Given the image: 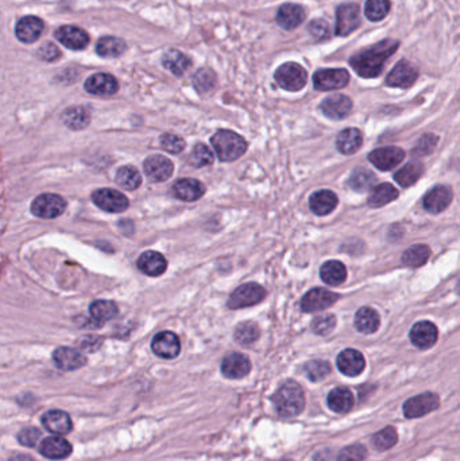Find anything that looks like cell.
<instances>
[{
	"label": "cell",
	"mask_w": 460,
	"mask_h": 461,
	"mask_svg": "<svg viewBox=\"0 0 460 461\" xmlns=\"http://www.w3.org/2000/svg\"><path fill=\"white\" fill-rule=\"evenodd\" d=\"M273 405L281 417H296L305 407V397L301 386L293 382H285L274 394Z\"/></svg>",
	"instance_id": "cell-2"
},
{
	"label": "cell",
	"mask_w": 460,
	"mask_h": 461,
	"mask_svg": "<svg viewBox=\"0 0 460 461\" xmlns=\"http://www.w3.org/2000/svg\"><path fill=\"white\" fill-rule=\"evenodd\" d=\"M215 161L214 153L211 151V149L204 144V143H199L193 147L192 153L190 156V162L194 166V167H204V166H210Z\"/></svg>",
	"instance_id": "cell-46"
},
{
	"label": "cell",
	"mask_w": 460,
	"mask_h": 461,
	"mask_svg": "<svg viewBox=\"0 0 460 461\" xmlns=\"http://www.w3.org/2000/svg\"><path fill=\"white\" fill-rule=\"evenodd\" d=\"M217 84V76L210 69H200L193 76V85L200 93L210 92Z\"/></svg>",
	"instance_id": "cell-48"
},
{
	"label": "cell",
	"mask_w": 460,
	"mask_h": 461,
	"mask_svg": "<svg viewBox=\"0 0 460 461\" xmlns=\"http://www.w3.org/2000/svg\"><path fill=\"white\" fill-rule=\"evenodd\" d=\"M418 77L417 68L407 59H401L386 77V85L394 88H409Z\"/></svg>",
	"instance_id": "cell-11"
},
{
	"label": "cell",
	"mask_w": 460,
	"mask_h": 461,
	"mask_svg": "<svg viewBox=\"0 0 460 461\" xmlns=\"http://www.w3.org/2000/svg\"><path fill=\"white\" fill-rule=\"evenodd\" d=\"M339 299V296L325 290L322 288H316L309 290L302 299H301V309L306 313H313V312H320L333 305Z\"/></svg>",
	"instance_id": "cell-13"
},
{
	"label": "cell",
	"mask_w": 460,
	"mask_h": 461,
	"mask_svg": "<svg viewBox=\"0 0 460 461\" xmlns=\"http://www.w3.org/2000/svg\"><path fill=\"white\" fill-rule=\"evenodd\" d=\"M355 328L365 335H370L377 332V329L380 324V319H379L378 312L373 308H362L356 312L355 314Z\"/></svg>",
	"instance_id": "cell-31"
},
{
	"label": "cell",
	"mask_w": 460,
	"mask_h": 461,
	"mask_svg": "<svg viewBox=\"0 0 460 461\" xmlns=\"http://www.w3.org/2000/svg\"><path fill=\"white\" fill-rule=\"evenodd\" d=\"M39 438H41V432L37 428H25L18 434V441L24 446H28V448L35 446Z\"/></svg>",
	"instance_id": "cell-55"
},
{
	"label": "cell",
	"mask_w": 460,
	"mask_h": 461,
	"mask_svg": "<svg viewBox=\"0 0 460 461\" xmlns=\"http://www.w3.org/2000/svg\"><path fill=\"white\" fill-rule=\"evenodd\" d=\"M172 193L176 198L183 200V201H197L201 198L205 193V187L193 178H183L178 180L173 187H172Z\"/></svg>",
	"instance_id": "cell-26"
},
{
	"label": "cell",
	"mask_w": 460,
	"mask_h": 461,
	"mask_svg": "<svg viewBox=\"0 0 460 461\" xmlns=\"http://www.w3.org/2000/svg\"><path fill=\"white\" fill-rule=\"evenodd\" d=\"M338 205V196L331 190H319L309 198V207L318 216H325L331 214Z\"/></svg>",
	"instance_id": "cell-30"
},
{
	"label": "cell",
	"mask_w": 460,
	"mask_h": 461,
	"mask_svg": "<svg viewBox=\"0 0 460 461\" xmlns=\"http://www.w3.org/2000/svg\"><path fill=\"white\" fill-rule=\"evenodd\" d=\"M367 456V451L360 444H353L343 448L336 456L335 461H365Z\"/></svg>",
	"instance_id": "cell-50"
},
{
	"label": "cell",
	"mask_w": 460,
	"mask_h": 461,
	"mask_svg": "<svg viewBox=\"0 0 460 461\" xmlns=\"http://www.w3.org/2000/svg\"><path fill=\"white\" fill-rule=\"evenodd\" d=\"M116 184L126 190H136L142 184V177L134 166L126 164L116 171Z\"/></svg>",
	"instance_id": "cell-43"
},
{
	"label": "cell",
	"mask_w": 460,
	"mask_h": 461,
	"mask_svg": "<svg viewBox=\"0 0 460 461\" xmlns=\"http://www.w3.org/2000/svg\"><path fill=\"white\" fill-rule=\"evenodd\" d=\"M350 82V73L346 69H320L313 75V85L318 91L342 89Z\"/></svg>",
	"instance_id": "cell-8"
},
{
	"label": "cell",
	"mask_w": 460,
	"mask_h": 461,
	"mask_svg": "<svg viewBox=\"0 0 460 461\" xmlns=\"http://www.w3.org/2000/svg\"><path fill=\"white\" fill-rule=\"evenodd\" d=\"M163 65L174 76L180 77L190 69L192 61L188 55L178 50H169L166 55H163Z\"/></svg>",
	"instance_id": "cell-35"
},
{
	"label": "cell",
	"mask_w": 460,
	"mask_h": 461,
	"mask_svg": "<svg viewBox=\"0 0 460 461\" xmlns=\"http://www.w3.org/2000/svg\"><path fill=\"white\" fill-rule=\"evenodd\" d=\"M336 326V319L333 314H323L313 320L312 330L318 335H328Z\"/></svg>",
	"instance_id": "cell-52"
},
{
	"label": "cell",
	"mask_w": 460,
	"mask_h": 461,
	"mask_svg": "<svg viewBox=\"0 0 460 461\" xmlns=\"http://www.w3.org/2000/svg\"><path fill=\"white\" fill-rule=\"evenodd\" d=\"M55 39L71 50H82L89 42V35L76 26H62L55 31Z\"/></svg>",
	"instance_id": "cell-18"
},
{
	"label": "cell",
	"mask_w": 460,
	"mask_h": 461,
	"mask_svg": "<svg viewBox=\"0 0 460 461\" xmlns=\"http://www.w3.org/2000/svg\"><path fill=\"white\" fill-rule=\"evenodd\" d=\"M362 140V133L358 129H346L338 135L336 147L342 154L351 156L360 149Z\"/></svg>",
	"instance_id": "cell-33"
},
{
	"label": "cell",
	"mask_w": 460,
	"mask_h": 461,
	"mask_svg": "<svg viewBox=\"0 0 460 461\" xmlns=\"http://www.w3.org/2000/svg\"><path fill=\"white\" fill-rule=\"evenodd\" d=\"M89 313H91V317L96 323H99L100 326H103L104 323H107L109 320L116 317V314L119 313V309H118L116 303L112 302V301L99 299V301H95V302L91 303Z\"/></svg>",
	"instance_id": "cell-34"
},
{
	"label": "cell",
	"mask_w": 460,
	"mask_h": 461,
	"mask_svg": "<svg viewBox=\"0 0 460 461\" xmlns=\"http://www.w3.org/2000/svg\"><path fill=\"white\" fill-rule=\"evenodd\" d=\"M440 405V399L433 393H424L412 397L404 404V414L407 418H418L434 411Z\"/></svg>",
	"instance_id": "cell-10"
},
{
	"label": "cell",
	"mask_w": 460,
	"mask_h": 461,
	"mask_svg": "<svg viewBox=\"0 0 460 461\" xmlns=\"http://www.w3.org/2000/svg\"><path fill=\"white\" fill-rule=\"evenodd\" d=\"M266 297V290L258 283H244L239 286L228 299V306L231 309H243L259 303Z\"/></svg>",
	"instance_id": "cell-6"
},
{
	"label": "cell",
	"mask_w": 460,
	"mask_h": 461,
	"mask_svg": "<svg viewBox=\"0 0 460 461\" xmlns=\"http://www.w3.org/2000/svg\"><path fill=\"white\" fill-rule=\"evenodd\" d=\"M41 421H42L44 428L55 435L68 434L72 431V426H73L71 417L65 411H61V410L46 411L42 415Z\"/></svg>",
	"instance_id": "cell-25"
},
{
	"label": "cell",
	"mask_w": 460,
	"mask_h": 461,
	"mask_svg": "<svg viewBox=\"0 0 460 461\" xmlns=\"http://www.w3.org/2000/svg\"><path fill=\"white\" fill-rule=\"evenodd\" d=\"M138 269L149 276H160L166 272L167 262L163 254L157 251H146L138 258Z\"/></svg>",
	"instance_id": "cell-27"
},
{
	"label": "cell",
	"mask_w": 460,
	"mask_h": 461,
	"mask_svg": "<svg viewBox=\"0 0 460 461\" xmlns=\"http://www.w3.org/2000/svg\"><path fill=\"white\" fill-rule=\"evenodd\" d=\"M39 452L49 460H64L71 456L72 445L65 438L55 434L41 442Z\"/></svg>",
	"instance_id": "cell-17"
},
{
	"label": "cell",
	"mask_w": 460,
	"mask_h": 461,
	"mask_svg": "<svg viewBox=\"0 0 460 461\" xmlns=\"http://www.w3.org/2000/svg\"><path fill=\"white\" fill-rule=\"evenodd\" d=\"M274 79L282 89L297 92L306 85L308 75L300 64L286 62L275 70Z\"/></svg>",
	"instance_id": "cell-4"
},
{
	"label": "cell",
	"mask_w": 460,
	"mask_h": 461,
	"mask_svg": "<svg viewBox=\"0 0 460 461\" xmlns=\"http://www.w3.org/2000/svg\"><path fill=\"white\" fill-rule=\"evenodd\" d=\"M326 405L335 413H349L353 406V397L349 388L336 387L326 397Z\"/></svg>",
	"instance_id": "cell-32"
},
{
	"label": "cell",
	"mask_w": 460,
	"mask_h": 461,
	"mask_svg": "<svg viewBox=\"0 0 460 461\" xmlns=\"http://www.w3.org/2000/svg\"><path fill=\"white\" fill-rule=\"evenodd\" d=\"M66 201L53 193L38 196L31 204V214L39 218H55L65 212Z\"/></svg>",
	"instance_id": "cell-5"
},
{
	"label": "cell",
	"mask_w": 460,
	"mask_h": 461,
	"mask_svg": "<svg viewBox=\"0 0 460 461\" xmlns=\"http://www.w3.org/2000/svg\"><path fill=\"white\" fill-rule=\"evenodd\" d=\"M84 88L88 93L95 96H111L118 92L119 84L109 73H96L86 79Z\"/></svg>",
	"instance_id": "cell-19"
},
{
	"label": "cell",
	"mask_w": 460,
	"mask_h": 461,
	"mask_svg": "<svg viewBox=\"0 0 460 461\" xmlns=\"http://www.w3.org/2000/svg\"><path fill=\"white\" fill-rule=\"evenodd\" d=\"M151 350L163 359H174L180 355L181 343L176 333L165 330L154 336L151 341Z\"/></svg>",
	"instance_id": "cell-14"
},
{
	"label": "cell",
	"mask_w": 460,
	"mask_h": 461,
	"mask_svg": "<svg viewBox=\"0 0 460 461\" xmlns=\"http://www.w3.org/2000/svg\"><path fill=\"white\" fill-rule=\"evenodd\" d=\"M305 19V11L301 6L286 3L279 7L277 12V23L285 30L298 28Z\"/></svg>",
	"instance_id": "cell-28"
},
{
	"label": "cell",
	"mask_w": 460,
	"mask_h": 461,
	"mask_svg": "<svg viewBox=\"0 0 460 461\" xmlns=\"http://www.w3.org/2000/svg\"><path fill=\"white\" fill-rule=\"evenodd\" d=\"M143 170L151 182H163L173 176L174 164L169 158L156 154L146 158Z\"/></svg>",
	"instance_id": "cell-12"
},
{
	"label": "cell",
	"mask_w": 460,
	"mask_h": 461,
	"mask_svg": "<svg viewBox=\"0 0 460 461\" xmlns=\"http://www.w3.org/2000/svg\"><path fill=\"white\" fill-rule=\"evenodd\" d=\"M452 201V190L444 185H437L430 190L424 197V208L431 214H440Z\"/></svg>",
	"instance_id": "cell-23"
},
{
	"label": "cell",
	"mask_w": 460,
	"mask_h": 461,
	"mask_svg": "<svg viewBox=\"0 0 460 461\" xmlns=\"http://www.w3.org/2000/svg\"><path fill=\"white\" fill-rule=\"evenodd\" d=\"M439 142V138L433 134H425L424 136L420 138V140L417 142L416 147L413 149V154L417 156V157H424V156H428L431 154L436 144Z\"/></svg>",
	"instance_id": "cell-51"
},
{
	"label": "cell",
	"mask_w": 460,
	"mask_h": 461,
	"mask_svg": "<svg viewBox=\"0 0 460 461\" xmlns=\"http://www.w3.org/2000/svg\"><path fill=\"white\" fill-rule=\"evenodd\" d=\"M211 144L217 158L223 162H232L241 158L247 150V142L243 136L231 130H219L211 138Z\"/></svg>",
	"instance_id": "cell-3"
},
{
	"label": "cell",
	"mask_w": 460,
	"mask_h": 461,
	"mask_svg": "<svg viewBox=\"0 0 460 461\" xmlns=\"http://www.w3.org/2000/svg\"><path fill=\"white\" fill-rule=\"evenodd\" d=\"M92 201L95 203L96 207L109 214L125 212L130 204L129 198L123 193L109 188L95 190L92 193Z\"/></svg>",
	"instance_id": "cell-7"
},
{
	"label": "cell",
	"mask_w": 460,
	"mask_h": 461,
	"mask_svg": "<svg viewBox=\"0 0 460 461\" xmlns=\"http://www.w3.org/2000/svg\"><path fill=\"white\" fill-rule=\"evenodd\" d=\"M160 142H161L163 150L172 154H180L185 147V142L180 136L174 135V134H163L160 138Z\"/></svg>",
	"instance_id": "cell-53"
},
{
	"label": "cell",
	"mask_w": 460,
	"mask_h": 461,
	"mask_svg": "<svg viewBox=\"0 0 460 461\" xmlns=\"http://www.w3.org/2000/svg\"><path fill=\"white\" fill-rule=\"evenodd\" d=\"M430 256H431V250L428 245H412L404 252L403 262L409 267H420L427 263Z\"/></svg>",
	"instance_id": "cell-41"
},
{
	"label": "cell",
	"mask_w": 460,
	"mask_h": 461,
	"mask_svg": "<svg viewBox=\"0 0 460 461\" xmlns=\"http://www.w3.org/2000/svg\"><path fill=\"white\" fill-rule=\"evenodd\" d=\"M360 26V8L355 3L340 4L336 10V34L346 37Z\"/></svg>",
	"instance_id": "cell-9"
},
{
	"label": "cell",
	"mask_w": 460,
	"mask_h": 461,
	"mask_svg": "<svg viewBox=\"0 0 460 461\" xmlns=\"http://www.w3.org/2000/svg\"><path fill=\"white\" fill-rule=\"evenodd\" d=\"M398 41L383 39L371 45L350 58V65L355 73L363 79L378 77L386 61L398 49Z\"/></svg>",
	"instance_id": "cell-1"
},
{
	"label": "cell",
	"mask_w": 460,
	"mask_h": 461,
	"mask_svg": "<svg viewBox=\"0 0 460 461\" xmlns=\"http://www.w3.org/2000/svg\"><path fill=\"white\" fill-rule=\"evenodd\" d=\"M62 120L72 130H82L91 122V112L85 107H72L64 112Z\"/></svg>",
	"instance_id": "cell-38"
},
{
	"label": "cell",
	"mask_w": 460,
	"mask_h": 461,
	"mask_svg": "<svg viewBox=\"0 0 460 461\" xmlns=\"http://www.w3.org/2000/svg\"><path fill=\"white\" fill-rule=\"evenodd\" d=\"M397 197H398L397 188H394L392 184H380L371 190L367 198V204L371 208H380L394 201Z\"/></svg>",
	"instance_id": "cell-37"
},
{
	"label": "cell",
	"mask_w": 460,
	"mask_h": 461,
	"mask_svg": "<svg viewBox=\"0 0 460 461\" xmlns=\"http://www.w3.org/2000/svg\"><path fill=\"white\" fill-rule=\"evenodd\" d=\"M338 368L347 377H358L365 370L366 361L363 355L356 350H344L338 356Z\"/></svg>",
	"instance_id": "cell-24"
},
{
	"label": "cell",
	"mask_w": 460,
	"mask_h": 461,
	"mask_svg": "<svg viewBox=\"0 0 460 461\" xmlns=\"http://www.w3.org/2000/svg\"><path fill=\"white\" fill-rule=\"evenodd\" d=\"M308 31L315 39H319V41L326 39V38L331 37V28L324 19H313L308 25Z\"/></svg>",
	"instance_id": "cell-54"
},
{
	"label": "cell",
	"mask_w": 460,
	"mask_h": 461,
	"mask_svg": "<svg viewBox=\"0 0 460 461\" xmlns=\"http://www.w3.org/2000/svg\"><path fill=\"white\" fill-rule=\"evenodd\" d=\"M44 31V22L38 17H25L22 18L15 28L17 37L24 44L35 42Z\"/></svg>",
	"instance_id": "cell-29"
},
{
	"label": "cell",
	"mask_w": 460,
	"mask_h": 461,
	"mask_svg": "<svg viewBox=\"0 0 460 461\" xmlns=\"http://www.w3.org/2000/svg\"><path fill=\"white\" fill-rule=\"evenodd\" d=\"M234 337L242 346H251L259 339V328L252 321H246L237 326Z\"/></svg>",
	"instance_id": "cell-45"
},
{
	"label": "cell",
	"mask_w": 460,
	"mask_h": 461,
	"mask_svg": "<svg viewBox=\"0 0 460 461\" xmlns=\"http://www.w3.org/2000/svg\"><path fill=\"white\" fill-rule=\"evenodd\" d=\"M410 341L420 350H428L437 341V328L430 321H420L410 330Z\"/></svg>",
	"instance_id": "cell-21"
},
{
	"label": "cell",
	"mask_w": 460,
	"mask_h": 461,
	"mask_svg": "<svg viewBox=\"0 0 460 461\" xmlns=\"http://www.w3.org/2000/svg\"><path fill=\"white\" fill-rule=\"evenodd\" d=\"M423 173H424L423 163L409 162L394 174V180L398 185L407 188L413 185L423 176Z\"/></svg>",
	"instance_id": "cell-39"
},
{
	"label": "cell",
	"mask_w": 460,
	"mask_h": 461,
	"mask_svg": "<svg viewBox=\"0 0 460 461\" xmlns=\"http://www.w3.org/2000/svg\"><path fill=\"white\" fill-rule=\"evenodd\" d=\"M38 55H39V58H41V59H44V61L53 62V61H55V59H58V58H59L61 52H59V49L55 46V44H52V42H48V44H45L44 46H41V48H39V50H38Z\"/></svg>",
	"instance_id": "cell-56"
},
{
	"label": "cell",
	"mask_w": 460,
	"mask_h": 461,
	"mask_svg": "<svg viewBox=\"0 0 460 461\" xmlns=\"http://www.w3.org/2000/svg\"><path fill=\"white\" fill-rule=\"evenodd\" d=\"M320 109L326 117L340 120L349 116V113L351 112V99L346 95H332L323 100Z\"/></svg>",
	"instance_id": "cell-20"
},
{
	"label": "cell",
	"mask_w": 460,
	"mask_h": 461,
	"mask_svg": "<svg viewBox=\"0 0 460 461\" xmlns=\"http://www.w3.org/2000/svg\"><path fill=\"white\" fill-rule=\"evenodd\" d=\"M320 276L326 285L338 286L347 279V269L342 262L329 261L325 262L320 269Z\"/></svg>",
	"instance_id": "cell-36"
},
{
	"label": "cell",
	"mask_w": 460,
	"mask_h": 461,
	"mask_svg": "<svg viewBox=\"0 0 460 461\" xmlns=\"http://www.w3.org/2000/svg\"><path fill=\"white\" fill-rule=\"evenodd\" d=\"M397 440H398L397 431L392 426H387L373 437V444H374V448L377 451L385 452V451L393 448L397 444Z\"/></svg>",
	"instance_id": "cell-47"
},
{
	"label": "cell",
	"mask_w": 460,
	"mask_h": 461,
	"mask_svg": "<svg viewBox=\"0 0 460 461\" xmlns=\"http://www.w3.org/2000/svg\"><path fill=\"white\" fill-rule=\"evenodd\" d=\"M304 371L312 382H319L331 373V366L324 360H312L304 366Z\"/></svg>",
	"instance_id": "cell-49"
},
{
	"label": "cell",
	"mask_w": 460,
	"mask_h": 461,
	"mask_svg": "<svg viewBox=\"0 0 460 461\" xmlns=\"http://www.w3.org/2000/svg\"><path fill=\"white\" fill-rule=\"evenodd\" d=\"M404 158H405L404 150L400 147H394V146L380 147V149L371 151L369 156L370 162L383 171L392 170L393 167L403 162Z\"/></svg>",
	"instance_id": "cell-15"
},
{
	"label": "cell",
	"mask_w": 460,
	"mask_h": 461,
	"mask_svg": "<svg viewBox=\"0 0 460 461\" xmlns=\"http://www.w3.org/2000/svg\"><path fill=\"white\" fill-rule=\"evenodd\" d=\"M126 50V44L123 39L115 37H103L96 45V52L104 58H115L123 55Z\"/></svg>",
	"instance_id": "cell-40"
},
{
	"label": "cell",
	"mask_w": 460,
	"mask_h": 461,
	"mask_svg": "<svg viewBox=\"0 0 460 461\" xmlns=\"http://www.w3.org/2000/svg\"><path fill=\"white\" fill-rule=\"evenodd\" d=\"M53 360L57 368L62 371H75L85 366L86 359L80 351L71 347H59L53 352Z\"/></svg>",
	"instance_id": "cell-22"
},
{
	"label": "cell",
	"mask_w": 460,
	"mask_h": 461,
	"mask_svg": "<svg viewBox=\"0 0 460 461\" xmlns=\"http://www.w3.org/2000/svg\"><path fill=\"white\" fill-rule=\"evenodd\" d=\"M376 182H377L376 176L373 174V171L367 169H355L350 177V185L352 189L359 193L374 189Z\"/></svg>",
	"instance_id": "cell-42"
},
{
	"label": "cell",
	"mask_w": 460,
	"mask_h": 461,
	"mask_svg": "<svg viewBox=\"0 0 460 461\" xmlns=\"http://www.w3.org/2000/svg\"><path fill=\"white\" fill-rule=\"evenodd\" d=\"M8 461H34L30 456H26V455H15L12 456L11 459Z\"/></svg>",
	"instance_id": "cell-57"
},
{
	"label": "cell",
	"mask_w": 460,
	"mask_h": 461,
	"mask_svg": "<svg viewBox=\"0 0 460 461\" xmlns=\"http://www.w3.org/2000/svg\"><path fill=\"white\" fill-rule=\"evenodd\" d=\"M282 461H289V460H282Z\"/></svg>",
	"instance_id": "cell-58"
},
{
	"label": "cell",
	"mask_w": 460,
	"mask_h": 461,
	"mask_svg": "<svg viewBox=\"0 0 460 461\" xmlns=\"http://www.w3.org/2000/svg\"><path fill=\"white\" fill-rule=\"evenodd\" d=\"M250 370L251 363L243 353H230L221 361V373L228 379H242Z\"/></svg>",
	"instance_id": "cell-16"
},
{
	"label": "cell",
	"mask_w": 460,
	"mask_h": 461,
	"mask_svg": "<svg viewBox=\"0 0 460 461\" xmlns=\"http://www.w3.org/2000/svg\"><path fill=\"white\" fill-rule=\"evenodd\" d=\"M390 0H367L365 4V15L371 22H379L390 12Z\"/></svg>",
	"instance_id": "cell-44"
}]
</instances>
